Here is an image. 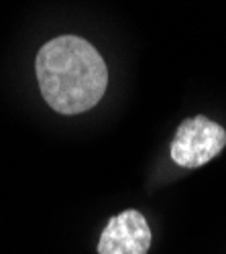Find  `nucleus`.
Returning a JSON list of instances; mask_svg holds the SVG:
<instances>
[{
    "label": "nucleus",
    "instance_id": "nucleus-1",
    "mask_svg": "<svg viewBox=\"0 0 226 254\" xmlns=\"http://www.w3.org/2000/svg\"><path fill=\"white\" fill-rule=\"evenodd\" d=\"M37 81L45 102L59 114H81L102 100L108 69L94 45L75 35L57 37L37 53Z\"/></svg>",
    "mask_w": 226,
    "mask_h": 254
},
{
    "label": "nucleus",
    "instance_id": "nucleus-2",
    "mask_svg": "<svg viewBox=\"0 0 226 254\" xmlns=\"http://www.w3.org/2000/svg\"><path fill=\"white\" fill-rule=\"evenodd\" d=\"M226 146V130L206 116L183 120L171 142V159L183 169H198L210 163Z\"/></svg>",
    "mask_w": 226,
    "mask_h": 254
},
{
    "label": "nucleus",
    "instance_id": "nucleus-3",
    "mask_svg": "<svg viewBox=\"0 0 226 254\" xmlns=\"http://www.w3.org/2000/svg\"><path fill=\"white\" fill-rule=\"evenodd\" d=\"M151 228L139 209H125L108 220L98 240V254H147Z\"/></svg>",
    "mask_w": 226,
    "mask_h": 254
}]
</instances>
